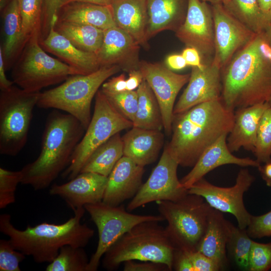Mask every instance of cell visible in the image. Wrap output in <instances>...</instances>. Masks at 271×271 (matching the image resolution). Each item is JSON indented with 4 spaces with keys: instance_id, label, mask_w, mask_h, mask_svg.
Instances as JSON below:
<instances>
[{
    "instance_id": "1",
    "label": "cell",
    "mask_w": 271,
    "mask_h": 271,
    "mask_svg": "<svg viewBox=\"0 0 271 271\" xmlns=\"http://www.w3.org/2000/svg\"><path fill=\"white\" fill-rule=\"evenodd\" d=\"M221 99L234 111L271 97V48L263 33L237 52L221 69Z\"/></svg>"
},
{
    "instance_id": "2",
    "label": "cell",
    "mask_w": 271,
    "mask_h": 271,
    "mask_svg": "<svg viewBox=\"0 0 271 271\" xmlns=\"http://www.w3.org/2000/svg\"><path fill=\"white\" fill-rule=\"evenodd\" d=\"M234 121V111L221 98L198 104L174 114L171 140L165 148L179 165L193 167L207 148L229 134Z\"/></svg>"
},
{
    "instance_id": "3",
    "label": "cell",
    "mask_w": 271,
    "mask_h": 271,
    "mask_svg": "<svg viewBox=\"0 0 271 271\" xmlns=\"http://www.w3.org/2000/svg\"><path fill=\"white\" fill-rule=\"evenodd\" d=\"M86 129L70 114L54 111L47 118L40 153L21 170V183L35 190L48 187L68 166L73 152Z\"/></svg>"
},
{
    "instance_id": "4",
    "label": "cell",
    "mask_w": 271,
    "mask_h": 271,
    "mask_svg": "<svg viewBox=\"0 0 271 271\" xmlns=\"http://www.w3.org/2000/svg\"><path fill=\"white\" fill-rule=\"evenodd\" d=\"M85 211L84 207L76 209L74 216L62 224L43 222L28 225L24 230L16 228L11 216L4 213L0 215V231L9 237L17 250L32 256L35 262H51L62 246L84 247L93 236L94 230L81 223Z\"/></svg>"
},
{
    "instance_id": "5",
    "label": "cell",
    "mask_w": 271,
    "mask_h": 271,
    "mask_svg": "<svg viewBox=\"0 0 271 271\" xmlns=\"http://www.w3.org/2000/svg\"><path fill=\"white\" fill-rule=\"evenodd\" d=\"M159 222H143L124 234L103 255V267L113 270L126 261L139 260L164 263L173 270L175 249Z\"/></svg>"
},
{
    "instance_id": "6",
    "label": "cell",
    "mask_w": 271,
    "mask_h": 271,
    "mask_svg": "<svg viewBox=\"0 0 271 271\" xmlns=\"http://www.w3.org/2000/svg\"><path fill=\"white\" fill-rule=\"evenodd\" d=\"M120 70L116 65L102 66L87 75L70 76L57 87L41 92L37 106L64 111L78 119L86 129L92 117V100L99 88Z\"/></svg>"
},
{
    "instance_id": "7",
    "label": "cell",
    "mask_w": 271,
    "mask_h": 271,
    "mask_svg": "<svg viewBox=\"0 0 271 271\" xmlns=\"http://www.w3.org/2000/svg\"><path fill=\"white\" fill-rule=\"evenodd\" d=\"M156 203L160 215L167 221L165 231L175 249L197 251L212 208L202 197L189 193L176 201Z\"/></svg>"
},
{
    "instance_id": "8",
    "label": "cell",
    "mask_w": 271,
    "mask_h": 271,
    "mask_svg": "<svg viewBox=\"0 0 271 271\" xmlns=\"http://www.w3.org/2000/svg\"><path fill=\"white\" fill-rule=\"evenodd\" d=\"M41 34L27 42L12 71L14 83L28 92H40L43 88L78 75L71 67L48 54L42 47Z\"/></svg>"
},
{
    "instance_id": "9",
    "label": "cell",
    "mask_w": 271,
    "mask_h": 271,
    "mask_svg": "<svg viewBox=\"0 0 271 271\" xmlns=\"http://www.w3.org/2000/svg\"><path fill=\"white\" fill-rule=\"evenodd\" d=\"M40 92H28L13 85L1 90V155L15 156L26 145L33 110Z\"/></svg>"
},
{
    "instance_id": "10",
    "label": "cell",
    "mask_w": 271,
    "mask_h": 271,
    "mask_svg": "<svg viewBox=\"0 0 271 271\" xmlns=\"http://www.w3.org/2000/svg\"><path fill=\"white\" fill-rule=\"evenodd\" d=\"M94 111L82 138L72 155L68 166L62 173L71 180L78 175L92 153L114 134L131 128L133 123L120 113L99 90L95 95Z\"/></svg>"
},
{
    "instance_id": "11",
    "label": "cell",
    "mask_w": 271,
    "mask_h": 271,
    "mask_svg": "<svg viewBox=\"0 0 271 271\" xmlns=\"http://www.w3.org/2000/svg\"><path fill=\"white\" fill-rule=\"evenodd\" d=\"M98 230V241L95 251L89 259L87 271H96L108 248L133 226L143 222L164 221L161 215L132 214L123 205L112 206L102 201L84 206Z\"/></svg>"
},
{
    "instance_id": "12",
    "label": "cell",
    "mask_w": 271,
    "mask_h": 271,
    "mask_svg": "<svg viewBox=\"0 0 271 271\" xmlns=\"http://www.w3.org/2000/svg\"><path fill=\"white\" fill-rule=\"evenodd\" d=\"M254 180L249 170L243 168L239 171L235 183L232 187L215 186L203 178L188 189V193L202 197L213 209L231 214L236 219L238 227L246 229L251 215L246 209L243 197Z\"/></svg>"
},
{
    "instance_id": "13",
    "label": "cell",
    "mask_w": 271,
    "mask_h": 271,
    "mask_svg": "<svg viewBox=\"0 0 271 271\" xmlns=\"http://www.w3.org/2000/svg\"><path fill=\"white\" fill-rule=\"evenodd\" d=\"M179 166L165 148L160 160L147 181L128 203L126 210L132 211L152 202L177 201L188 194L177 176Z\"/></svg>"
},
{
    "instance_id": "14",
    "label": "cell",
    "mask_w": 271,
    "mask_h": 271,
    "mask_svg": "<svg viewBox=\"0 0 271 271\" xmlns=\"http://www.w3.org/2000/svg\"><path fill=\"white\" fill-rule=\"evenodd\" d=\"M186 47L200 53L203 63L213 61L215 53L214 28L211 7L201 0H188L184 22L175 32Z\"/></svg>"
},
{
    "instance_id": "15",
    "label": "cell",
    "mask_w": 271,
    "mask_h": 271,
    "mask_svg": "<svg viewBox=\"0 0 271 271\" xmlns=\"http://www.w3.org/2000/svg\"><path fill=\"white\" fill-rule=\"evenodd\" d=\"M140 70L154 92L159 104L166 134H172L174 108L176 97L188 82L190 74H180L159 63L142 60Z\"/></svg>"
},
{
    "instance_id": "16",
    "label": "cell",
    "mask_w": 271,
    "mask_h": 271,
    "mask_svg": "<svg viewBox=\"0 0 271 271\" xmlns=\"http://www.w3.org/2000/svg\"><path fill=\"white\" fill-rule=\"evenodd\" d=\"M211 5L215 43L213 60L221 69L257 34L230 15L221 3Z\"/></svg>"
},
{
    "instance_id": "17",
    "label": "cell",
    "mask_w": 271,
    "mask_h": 271,
    "mask_svg": "<svg viewBox=\"0 0 271 271\" xmlns=\"http://www.w3.org/2000/svg\"><path fill=\"white\" fill-rule=\"evenodd\" d=\"M188 84L175 105L174 114L221 98V68L213 60L201 68L192 67Z\"/></svg>"
},
{
    "instance_id": "18",
    "label": "cell",
    "mask_w": 271,
    "mask_h": 271,
    "mask_svg": "<svg viewBox=\"0 0 271 271\" xmlns=\"http://www.w3.org/2000/svg\"><path fill=\"white\" fill-rule=\"evenodd\" d=\"M140 46L131 36L115 26L104 30L103 43L96 54L100 67L116 65L128 73L140 69Z\"/></svg>"
},
{
    "instance_id": "19",
    "label": "cell",
    "mask_w": 271,
    "mask_h": 271,
    "mask_svg": "<svg viewBox=\"0 0 271 271\" xmlns=\"http://www.w3.org/2000/svg\"><path fill=\"white\" fill-rule=\"evenodd\" d=\"M107 182V177L82 172L66 183L53 185L49 193L61 197L74 211L86 204L102 201Z\"/></svg>"
},
{
    "instance_id": "20",
    "label": "cell",
    "mask_w": 271,
    "mask_h": 271,
    "mask_svg": "<svg viewBox=\"0 0 271 271\" xmlns=\"http://www.w3.org/2000/svg\"><path fill=\"white\" fill-rule=\"evenodd\" d=\"M144 167L123 156L107 177L102 201L112 206L132 198L142 185Z\"/></svg>"
},
{
    "instance_id": "21",
    "label": "cell",
    "mask_w": 271,
    "mask_h": 271,
    "mask_svg": "<svg viewBox=\"0 0 271 271\" xmlns=\"http://www.w3.org/2000/svg\"><path fill=\"white\" fill-rule=\"evenodd\" d=\"M57 20L58 16L53 18L48 35L40 41L43 49L73 68L78 75H87L98 70L101 67L96 54L79 49L57 32L55 25Z\"/></svg>"
},
{
    "instance_id": "22",
    "label": "cell",
    "mask_w": 271,
    "mask_h": 271,
    "mask_svg": "<svg viewBox=\"0 0 271 271\" xmlns=\"http://www.w3.org/2000/svg\"><path fill=\"white\" fill-rule=\"evenodd\" d=\"M228 134H223L207 148L201 155L192 169L180 180L183 187L187 189L195 183L214 169L225 165L234 164L243 167H254L260 164L250 158L235 156L227 145Z\"/></svg>"
},
{
    "instance_id": "23",
    "label": "cell",
    "mask_w": 271,
    "mask_h": 271,
    "mask_svg": "<svg viewBox=\"0 0 271 271\" xmlns=\"http://www.w3.org/2000/svg\"><path fill=\"white\" fill-rule=\"evenodd\" d=\"M110 7L116 26L131 36L141 46L149 49L146 1L112 0Z\"/></svg>"
},
{
    "instance_id": "24",
    "label": "cell",
    "mask_w": 271,
    "mask_h": 271,
    "mask_svg": "<svg viewBox=\"0 0 271 271\" xmlns=\"http://www.w3.org/2000/svg\"><path fill=\"white\" fill-rule=\"evenodd\" d=\"M269 106L268 102H265L234 111V124L227 138V145L231 152L243 148L253 153L259 121Z\"/></svg>"
},
{
    "instance_id": "25",
    "label": "cell",
    "mask_w": 271,
    "mask_h": 271,
    "mask_svg": "<svg viewBox=\"0 0 271 271\" xmlns=\"http://www.w3.org/2000/svg\"><path fill=\"white\" fill-rule=\"evenodd\" d=\"M123 156L145 167L157 159L164 145L161 130L132 126L122 137Z\"/></svg>"
},
{
    "instance_id": "26",
    "label": "cell",
    "mask_w": 271,
    "mask_h": 271,
    "mask_svg": "<svg viewBox=\"0 0 271 271\" xmlns=\"http://www.w3.org/2000/svg\"><path fill=\"white\" fill-rule=\"evenodd\" d=\"M148 12L147 38L160 32H175L185 21L188 0H146Z\"/></svg>"
},
{
    "instance_id": "27",
    "label": "cell",
    "mask_w": 271,
    "mask_h": 271,
    "mask_svg": "<svg viewBox=\"0 0 271 271\" xmlns=\"http://www.w3.org/2000/svg\"><path fill=\"white\" fill-rule=\"evenodd\" d=\"M232 224L222 212L212 208L208 217L207 226L198 251L219 263L222 269L226 265V249Z\"/></svg>"
},
{
    "instance_id": "28",
    "label": "cell",
    "mask_w": 271,
    "mask_h": 271,
    "mask_svg": "<svg viewBox=\"0 0 271 271\" xmlns=\"http://www.w3.org/2000/svg\"><path fill=\"white\" fill-rule=\"evenodd\" d=\"M58 21L92 26L103 30L116 26L110 6L86 3L75 2L62 7Z\"/></svg>"
},
{
    "instance_id": "29",
    "label": "cell",
    "mask_w": 271,
    "mask_h": 271,
    "mask_svg": "<svg viewBox=\"0 0 271 271\" xmlns=\"http://www.w3.org/2000/svg\"><path fill=\"white\" fill-rule=\"evenodd\" d=\"M4 41L0 47L6 68L11 67L19 57L24 45L18 0H10L3 10Z\"/></svg>"
},
{
    "instance_id": "30",
    "label": "cell",
    "mask_w": 271,
    "mask_h": 271,
    "mask_svg": "<svg viewBox=\"0 0 271 271\" xmlns=\"http://www.w3.org/2000/svg\"><path fill=\"white\" fill-rule=\"evenodd\" d=\"M123 156V142L119 132L111 137L92 153L80 173L92 172L108 177Z\"/></svg>"
},
{
    "instance_id": "31",
    "label": "cell",
    "mask_w": 271,
    "mask_h": 271,
    "mask_svg": "<svg viewBox=\"0 0 271 271\" xmlns=\"http://www.w3.org/2000/svg\"><path fill=\"white\" fill-rule=\"evenodd\" d=\"M55 29L84 51L96 54L103 43L104 30L92 26L57 20Z\"/></svg>"
},
{
    "instance_id": "32",
    "label": "cell",
    "mask_w": 271,
    "mask_h": 271,
    "mask_svg": "<svg viewBox=\"0 0 271 271\" xmlns=\"http://www.w3.org/2000/svg\"><path fill=\"white\" fill-rule=\"evenodd\" d=\"M137 91L138 105L132 122L133 126L162 130L163 123L160 107L154 92L145 79Z\"/></svg>"
},
{
    "instance_id": "33",
    "label": "cell",
    "mask_w": 271,
    "mask_h": 271,
    "mask_svg": "<svg viewBox=\"0 0 271 271\" xmlns=\"http://www.w3.org/2000/svg\"><path fill=\"white\" fill-rule=\"evenodd\" d=\"M221 4L230 15L256 34L263 32L271 22L258 0H222Z\"/></svg>"
},
{
    "instance_id": "34",
    "label": "cell",
    "mask_w": 271,
    "mask_h": 271,
    "mask_svg": "<svg viewBox=\"0 0 271 271\" xmlns=\"http://www.w3.org/2000/svg\"><path fill=\"white\" fill-rule=\"evenodd\" d=\"M81 247L62 246L58 255L47 265L46 271H87L89 259Z\"/></svg>"
},
{
    "instance_id": "35",
    "label": "cell",
    "mask_w": 271,
    "mask_h": 271,
    "mask_svg": "<svg viewBox=\"0 0 271 271\" xmlns=\"http://www.w3.org/2000/svg\"><path fill=\"white\" fill-rule=\"evenodd\" d=\"M25 45L36 33L41 35L43 0H18Z\"/></svg>"
},
{
    "instance_id": "36",
    "label": "cell",
    "mask_w": 271,
    "mask_h": 271,
    "mask_svg": "<svg viewBox=\"0 0 271 271\" xmlns=\"http://www.w3.org/2000/svg\"><path fill=\"white\" fill-rule=\"evenodd\" d=\"M253 241L246 229L232 224L227 247L236 265L245 270H249V256Z\"/></svg>"
},
{
    "instance_id": "37",
    "label": "cell",
    "mask_w": 271,
    "mask_h": 271,
    "mask_svg": "<svg viewBox=\"0 0 271 271\" xmlns=\"http://www.w3.org/2000/svg\"><path fill=\"white\" fill-rule=\"evenodd\" d=\"M253 153L260 164L271 161V106L265 110L259 121Z\"/></svg>"
},
{
    "instance_id": "38",
    "label": "cell",
    "mask_w": 271,
    "mask_h": 271,
    "mask_svg": "<svg viewBox=\"0 0 271 271\" xmlns=\"http://www.w3.org/2000/svg\"><path fill=\"white\" fill-rule=\"evenodd\" d=\"M22 178L21 170L12 171L0 168V209L15 202L16 190Z\"/></svg>"
},
{
    "instance_id": "39",
    "label": "cell",
    "mask_w": 271,
    "mask_h": 271,
    "mask_svg": "<svg viewBox=\"0 0 271 271\" xmlns=\"http://www.w3.org/2000/svg\"><path fill=\"white\" fill-rule=\"evenodd\" d=\"M102 93L120 113L133 122L138 105L137 90H126L117 93Z\"/></svg>"
},
{
    "instance_id": "40",
    "label": "cell",
    "mask_w": 271,
    "mask_h": 271,
    "mask_svg": "<svg viewBox=\"0 0 271 271\" xmlns=\"http://www.w3.org/2000/svg\"><path fill=\"white\" fill-rule=\"evenodd\" d=\"M26 256L14 246L10 239L0 240L1 271H20V263Z\"/></svg>"
},
{
    "instance_id": "41",
    "label": "cell",
    "mask_w": 271,
    "mask_h": 271,
    "mask_svg": "<svg viewBox=\"0 0 271 271\" xmlns=\"http://www.w3.org/2000/svg\"><path fill=\"white\" fill-rule=\"evenodd\" d=\"M271 269V242L253 241L249 256V271H268Z\"/></svg>"
},
{
    "instance_id": "42",
    "label": "cell",
    "mask_w": 271,
    "mask_h": 271,
    "mask_svg": "<svg viewBox=\"0 0 271 271\" xmlns=\"http://www.w3.org/2000/svg\"><path fill=\"white\" fill-rule=\"evenodd\" d=\"M246 231L252 238L271 236V210L259 216L251 215Z\"/></svg>"
},
{
    "instance_id": "43",
    "label": "cell",
    "mask_w": 271,
    "mask_h": 271,
    "mask_svg": "<svg viewBox=\"0 0 271 271\" xmlns=\"http://www.w3.org/2000/svg\"><path fill=\"white\" fill-rule=\"evenodd\" d=\"M64 1V0H43L41 38L42 34L44 38L48 35L51 21L54 16H58Z\"/></svg>"
},
{
    "instance_id": "44",
    "label": "cell",
    "mask_w": 271,
    "mask_h": 271,
    "mask_svg": "<svg viewBox=\"0 0 271 271\" xmlns=\"http://www.w3.org/2000/svg\"><path fill=\"white\" fill-rule=\"evenodd\" d=\"M189 255L194 271H218L222 269L214 259L198 250L189 252Z\"/></svg>"
},
{
    "instance_id": "45",
    "label": "cell",
    "mask_w": 271,
    "mask_h": 271,
    "mask_svg": "<svg viewBox=\"0 0 271 271\" xmlns=\"http://www.w3.org/2000/svg\"><path fill=\"white\" fill-rule=\"evenodd\" d=\"M124 271H168V266L162 263L152 261L137 262L134 260L124 262Z\"/></svg>"
},
{
    "instance_id": "46",
    "label": "cell",
    "mask_w": 271,
    "mask_h": 271,
    "mask_svg": "<svg viewBox=\"0 0 271 271\" xmlns=\"http://www.w3.org/2000/svg\"><path fill=\"white\" fill-rule=\"evenodd\" d=\"M173 269L177 271H194L189 252L175 249L173 254Z\"/></svg>"
},
{
    "instance_id": "47",
    "label": "cell",
    "mask_w": 271,
    "mask_h": 271,
    "mask_svg": "<svg viewBox=\"0 0 271 271\" xmlns=\"http://www.w3.org/2000/svg\"><path fill=\"white\" fill-rule=\"evenodd\" d=\"M125 76L121 74L105 81L101 85V91L103 93H117L126 90Z\"/></svg>"
},
{
    "instance_id": "48",
    "label": "cell",
    "mask_w": 271,
    "mask_h": 271,
    "mask_svg": "<svg viewBox=\"0 0 271 271\" xmlns=\"http://www.w3.org/2000/svg\"><path fill=\"white\" fill-rule=\"evenodd\" d=\"M181 54L185 59L187 66L201 68L204 63L199 51L193 47H186Z\"/></svg>"
},
{
    "instance_id": "49",
    "label": "cell",
    "mask_w": 271,
    "mask_h": 271,
    "mask_svg": "<svg viewBox=\"0 0 271 271\" xmlns=\"http://www.w3.org/2000/svg\"><path fill=\"white\" fill-rule=\"evenodd\" d=\"M166 66L171 70H180L185 68L187 64L182 55L173 54L168 55L165 60Z\"/></svg>"
},
{
    "instance_id": "50",
    "label": "cell",
    "mask_w": 271,
    "mask_h": 271,
    "mask_svg": "<svg viewBox=\"0 0 271 271\" xmlns=\"http://www.w3.org/2000/svg\"><path fill=\"white\" fill-rule=\"evenodd\" d=\"M144 79L140 69L132 70L128 72V77L126 80V90L132 91L138 89Z\"/></svg>"
},
{
    "instance_id": "51",
    "label": "cell",
    "mask_w": 271,
    "mask_h": 271,
    "mask_svg": "<svg viewBox=\"0 0 271 271\" xmlns=\"http://www.w3.org/2000/svg\"><path fill=\"white\" fill-rule=\"evenodd\" d=\"M6 66L3 56L2 51L0 48V88L1 90H6L13 85V81L9 80L6 75Z\"/></svg>"
},
{
    "instance_id": "52",
    "label": "cell",
    "mask_w": 271,
    "mask_h": 271,
    "mask_svg": "<svg viewBox=\"0 0 271 271\" xmlns=\"http://www.w3.org/2000/svg\"><path fill=\"white\" fill-rule=\"evenodd\" d=\"M258 168L263 180L265 182L267 186H271V161L264 163Z\"/></svg>"
},
{
    "instance_id": "53",
    "label": "cell",
    "mask_w": 271,
    "mask_h": 271,
    "mask_svg": "<svg viewBox=\"0 0 271 271\" xmlns=\"http://www.w3.org/2000/svg\"><path fill=\"white\" fill-rule=\"evenodd\" d=\"M112 1V0H64L62 7L67 4L75 2L86 3L102 6H110L111 4Z\"/></svg>"
},
{
    "instance_id": "54",
    "label": "cell",
    "mask_w": 271,
    "mask_h": 271,
    "mask_svg": "<svg viewBox=\"0 0 271 271\" xmlns=\"http://www.w3.org/2000/svg\"><path fill=\"white\" fill-rule=\"evenodd\" d=\"M260 8L264 14L271 19V0H258Z\"/></svg>"
},
{
    "instance_id": "55",
    "label": "cell",
    "mask_w": 271,
    "mask_h": 271,
    "mask_svg": "<svg viewBox=\"0 0 271 271\" xmlns=\"http://www.w3.org/2000/svg\"><path fill=\"white\" fill-rule=\"evenodd\" d=\"M262 33H263L266 42L271 48V22L265 31Z\"/></svg>"
},
{
    "instance_id": "56",
    "label": "cell",
    "mask_w": 271,
    "mask_h": 271,
    "mask_svg": "<svg viewBox=\"0 0 271 271\" xmlns=\"http://www.w3.org/2000/svg\"><path fill=\"white\" fill-rule=\"evenodd\" d=\"M201 1L206 3H210L211 5H214L216 4L221 3L222 0H201Z\"/></svg>"
},
{
    "instance_id": "57",
    "label": "cell",
    "mask_w": 271,
    "mask_h": 271,
    "mask_svg": "<svg viewBox=\"0 0 271 271\" xmlns=\"http://www.w3.org/2000/svg\"><path fill=\"white\" fill-rule=\"evenodd\" d=\"M268 103L269 104V105L271 106V97L269 99V100L268 101Z\"/></svg>"
},
{
    "instance_id": "58",
    "label": "cell",
    "mask_w": 271,
    "mask_h": 271,
    "mask_svg": "<svg viewBox=\"0 0 271 271\" xmlns=\"http://www.w3.org/2000/svg\"><path fill=\"white\" fill-rule=\"evenodd\" d=\"M270 15H271V10H270Z\"/></svg>"
}]
</instances>
